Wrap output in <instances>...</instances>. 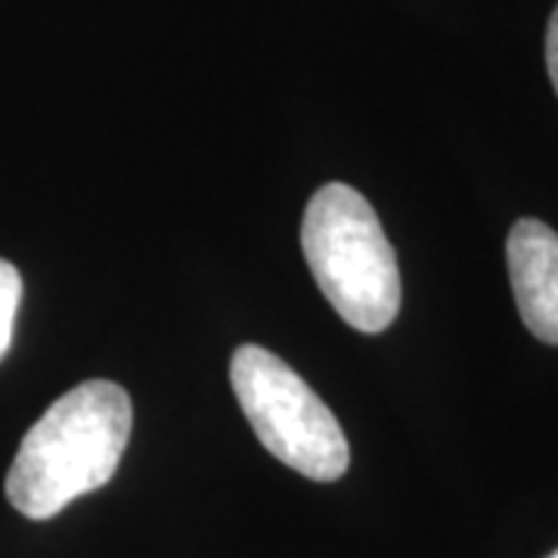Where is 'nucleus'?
<instances>
[{
	"instance_id": "obj_4",
	"label": "nucleus",
	"mask_w": 558,
	"mask_h": 558,
	"mask_svg": "<svg viewBox=\"0 0 558 558\" xmlns=\"http://www.w3.org/2000/svg\"><path fill=\"white\" fill-rule=\"evenodd\" d=\"M506 264L527 332L558 344V233L543 220L521 218L509 230Z\"/></svg>"
},
{
	"instance_id": "obj_5",
	"label": "nucleus",
	"mask_w": 558,
	"mask_h": 558,
	"mask_svg": "<svg viewBox=\"0 0 558 558\" xmlns=\"http://www.w3.org/2000/svg\"><path fill=\"white\" fill-rule=\"evenodd\" d=\"M22 301V277L10 260L0 258V360L13 344V323Z\"/></svg>"
},
{
	"instance_id": "obj_1",
	"label": "nucleus",
	"mask_w": 558,
	"mask_h": 558,
	"mask_svg": "<svg viewBox=\"0 0 558 558\" xmlns=\"http://www.w3.org/2000/svg\"><path fill=\"white\" fill-rule=\"evenodd\" d=\"M134 428L128 391L90 379L53 400L25 432L7 472V499L25 519L60 515L72 499L100 490L119 472Z\"/></svg>"
},
{
	"instance_id": "obj_3",
	"label": "nucleus",
	"mask_w": 558,
	"mask_h": 558,
	"mask_svg": "<svg viewBox=\"0 0 558 558\" xmlns=\"http://www.w3.org/2000/svg\"><path fill=\"white\" fill-rule=\"evenodd\" d=\"M230 381L252 432L274 457L311 481H339L351 450L336 413L299 373L260 344H242Z\"/></svg>"
},
{
	"instance_id": "obj_7",
	"label": "nucleus",
	"mask_w": 558,
	"mask_h": 558,
	"mask_svg": "<svg viewBox=\"0 0 558 558\" xmlns=\"http://www.w3.org/2000/svg\"><path fill=\"white\" fill-rule=\"evenodd\" d=\"M549 558H558V553H553V556H549Z\"/></svg>"
},
{
	"instance_id": "obj_6",
	"label": "nucleus",
	"mask_w": 558,
	"mask_h": 558,
	"mask_svg": "<svg viewBox=\"0 0 558 558\" xmlns=\"http://www.w3.org/2000/svg\"><path fill=\"white\" fill-rule=\"evenodd\" d=\"M546 69H549V81L558 94V7L549 16V28H546Z\"/></svg>"
},
{
	"instance_id": "obj_2",
	"label": "nucleus",
	"mask_w": 558,
	"mask_h": 558,
	"mask_svg": "<svg viewBox=\"0 0 558 558\" xmlns=\"http://www.w3.org/2000/svg\"><path fill=\"white\" fill-rule=\"evenodd\" d=\"M301 252L319 292L357 332H385L400 311L398 255L373 205L348 183H326L301 220Z\"/></svg>"
}]
</instances>
